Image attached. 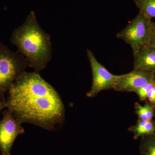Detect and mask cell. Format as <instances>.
Masks as SVG:
<instances>
[{"label": "cell", "mask_w": 155, "mask_h": 155, "mask_svg": "<svg viewBox=\"0 0 155 155\" xmlns=\"http://www.w3.org/2000/svg\"><path fill=\"white\" fill-rule=\"evenodd\" d=\"M154 80L155 81V73H154Z\"/></svg>", "instance_id": "e0dca14e"}, {"label": "cell", "mask_w": 155, "mask_h": 155, "mask_svg": "<svg viewBox=\"0 0 155 155\" xmlns=\"http://www.w3.org/2000/svg\"><path fill=\"white\" fill-rule=\"evenodd\" d=\"M151 20L139 12L125 28L116 34V38L129 45L133 54H135L148 45Z\"/></svg>", "instance_id": "277c9868"}, {"label": "cell", "mask_w": 155, "mask_h": 155, "mask_svg": "<svg viewBox=\"0 0 155 155\" xmlns=\"http://www.w3.org/2000/svg\"><path fill=\"white\" fill-rule=\"evenodd\" d=\"M87 55L91 68L92 84L86 95L89 97H93L103 91L114 89L119 75H114L109 72L97 61L94 54L90 50H87Z\"/></svg>", "instance_id": "5b68a950"}, {"label": "cell", "mask_w": 155, "mask_h": 155, "mask_svg": "<svg viewBox=\"0 0 155 155\" xmlns=\"http://www.w3.org/2000/svg\"><path fill=\"white\" fill-rule=\"evenodd\" d=\"M140 149L141 155H155V136L143 140Z\"/></svg>", "instance_id": "7c38bea8"}, {"label": "cell", "mask_w": 155, "mask_h": 155, "mask_svg": "<svg viewBox=\"0 0 155 155\" xmlns=\"http://www.w3.org/2000/svg\"><path fill=\"white\" fill-rule=\"evenodd\" d=\"M25 132L23 127L8 109L2 112L0 120V151L2 155H11L15 140Z\"/></svg>", "instance_id": "8992f818"}, {"label": "cell", "mask_w": 155, "mask_h": 155, "mask_svg": "<svg viewBox=\"0 0 155 155\" xmlns=\"http://www.w3.org/2000/svg\"><path fill=\"white\" fill-rule=\"evenodd\" d=\"M153 72L133 69L127 74L119 75L114 90L117 91L135 92L153 79Z\"/></svg>", "instance_id": "52a82bcc"}, {"label": "cell", "mask_w": 155, "mask_h": 155, "mask_svg": "<svg viewBox=\"0 0 155 155\" xmlns=\"http://www.w3.org/2000/svg\"><path fill=\"white\" fill-rule=\"evenodd\" d=\"M147 45L155 48V22L152 21L151 23L149 38Z\"/></svg>", "instance_id": "5bb4252c"}, {"label": "cell", "mask_w": 155, "mask_h": 155, "mask_svg": "<svg viewBox=\"0 0 155 155\" xmlns=\"http://www.w3.org/2000/svg\"><path fill=\"white\" fill-rule=\"evenodd\" d=\"M28 66L21 54L0 42V101H6V94L11 85Z\"/></svg>", "instance_id": "3957f363"}, {"label": "cell", "mask_w": 155, "mask_h": 155, "mask_svg": "<svg viewBox=\"0 0 155 155\" xmlns=\"http://www.w3.org/2000/svg\"><path fill=\"white\" fill-rule=\"evenodd\" d=\"M7 104L6 101H0V113L1 111L4 109V108L7 107Z\"/></svg>", "instance_id": "2e32d148"}, {"label": "cell", "mask_w": 155, "mask_h": 155, "mask_svg": "<svg viewBox=\"0 0 155 155\" xmlns=\"http://www.w3.org/2000/svg\"><path fill=\"white\" fill-rule=\"evenodd\" d=\"M154 108L150 103L142 106L139 103H136L135 113L138 116V119L142 121H152L154 115Z\"/></svg>", "instance_id": "8fae6325"}, {"label": "cell", "mask_w": 155, "mask_h": 155, "mask_svg": "<svg viewBox=\"0 0 155 155\" xmlns=\"http://www.w3.org/2000/svg\"><path fill=\"white\" fill-rule=\"evenodd\" d=\"M154 125H155V122Z\"/></svg>", "instance_id": "ac0fdd59"}, {"label": "cell", "mask_w": 155, "mask_h": 155, "mask_svg": "<svg viewBox=\"0 0 155 155\" xmlns=\"http://www.w3.org/2000/svg\"><path fill=\"white\" fill-rule=\"evenodd\" d=\"M129 130L133 133L135 139L140 137L155 136V125L152 121L138 119L136 124L130 127Z\"/></svg>", "instance_id": "9c48e42d"}, {"label": "cell", "mask_w": 155, "mask_h": 155, "mask_svg": "<svg viewBox=\"0 0 155 155\" xmlns=\"http://www.w3.org/2000/svg\"><path fill=\"white\" fill-rule=\"evenodd\" d=\"M11 41L35 72L39 73L51 60V36L39 25L34 11H31L23 24L13 31Z\"/></svg>", "instance_id": "7a4b0ae2"}, {"label": "cell", "mask_w": 155, "mask_h": 155, "mask_svg": "<svg viewBox=\"0 0 155 155\" xmlns=\"http://www.w3.org/2000/svg\"><path fill=\"white\" fill-rule=\"evenodd\" d=\"M147 99L148 100L150 104L155 107V86L149 93Z\"/></svg>", "instance_id": "9a60e30c"}, {"label": "cell", "mask_w": 155, "mask_h": 155, "mask_svg": "<svg viewBox=\"0 0 155 155\" xmlns=\"http://www.w3.org/2000/svg\"><path fill=\"white\" fill-rule=\"evenodd\" d=\"M134 69L155 73V48L146 45L133 54Z\"/></svg>", "instance_id": "ba28073f"}, {"label": "cell", "mask_w": 155, "mask_h": 155, "mask_svg": "<svg viewBox=\"0 0 155 155\" xmlns=\"http://www.w3.org/2000/svg\"><path fill=\"white\" fill-rule=\"evenodd\" d=\"M8 110L21 123L49 130L64 122L65 109L57 91L38 72H22L11 85L6 99Z\"/></svg>", "instance_id": "6da1fadb"}, {"label": "cell", "mask_w": 155, "mask_h": 155, "mask_svg": "<svg viewBox=\"0 0 155 155\" xmlns=\"http://www.w3.org/2000/svg\"><path fill=\"white\" fill-rule=\"evenodd\" d=\"M154 86L155 81L153 78L151 81H150L148 83L144 84L141 87L137 90L134 92L138 95L140 101H146L147 98V95L149 93Z\"/></svg>", "instance_id": "4fadbf2b"}, {"label": "cell", "mask_w": 155, "mask_h": 155, "mask_svg": "<svg viewBox=\"0 0 155 155\" xmlns=\"http://www.w3.org/2000/svg\"><path fill=\"white\" fill-rule=\"evenodd\" d=\"M139 12L152 19L155 18V0H133Z\"/></svg>", "instance_id": "30bf717a"}]
</instances>
